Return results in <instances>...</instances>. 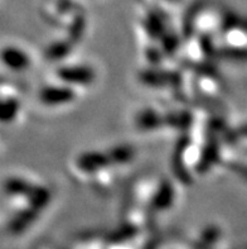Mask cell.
<instances>
[{
    "label": "cell",
    "mask_w": 247,
    "mask_h": 249,
    "mask_svg": "<svg viewBox=\"0 0 247 249\" xmlns=\"http://www.w3.org/2000/svg\"><path fill=\"white\" fill-rule=\"evenodd\" d=\"M77 98L79 95L76 88L62 81L58 82V85H47L39 90V101L48 107L69 105Z\"/></svg>",
    "instance_id": "cell-1"
},
{
    "label": "cell",
    "mask_w": 247,
    "mask_h": 249,
    "mask_svg": "<svg viewBox=\"0 0 247 249\" xmlns=\"http://www.w3.org/2000/svg\"><path fill=\"white\" fill-rule=\"evenodd\" d=\"M96 72L92 67L87 65L81 66H66L62 67L58 72V80L66 82L68 85L76 88L77 85L87 86L94 82Z\"/></svg>",
    "instance_id": "cell-2"
},
{
    "label": "cell",
    "mask_w": 247,
    "mask_h": 249,
    "mask_svg": "<svg viewBox=\"0 0 247 249\" xmlns=\"http://www.w3.org/2000/svg\"><path fill=\"white\" fill-rule=\"evenodd\" d=\"M3 63L12 71H24L32 66V57L29 52L14 43L3 48Z\"/></svg>",
    "instance_id": "cell-3"
},
{
    "label": "cell",
    "mask_w": 247,
    "mask_h": 249,
    "mask_svg": "<svg viewBox=\"0 0 247 249\" xmlns=\"http://www.w3.org/2000/svg\"><path fill=\"white\" fill-rule=\"evenodd\" d=\"M218 235L219 231L217 228H208V229L203 233V235H202L200 240L197 243V246H196V249H208L211 247V244H213L216 242Z\"/></svg>",
    "instance_id": "cell-4"
}]
</instances>
